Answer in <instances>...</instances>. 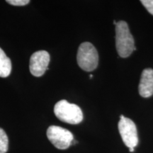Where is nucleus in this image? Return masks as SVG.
I'll use <instances>...</instances> for the list:
<instances>
[{"label": "nucleus", "mask_w": 153, "mask_h": 153, "mask_svg": "<svg viewBox=\"0 0 153 153\" xmlns=\"http://www.w3.org/2000/svg\"><path fill=\"white\" fill-rule=\"evenodd\" d=\"M116 46L120 57H127L135 51V42L127 23L120 21L116 25Z\"/></svg>", "instance_id": "obj_1"}, {"label": "nucleus", "mask_w": 153, "mask_h": 153, "mask_svg": "<svg viewBox=\"0 0 153 153\" xmlns=\"http://www.w3.org/2000/svg\"><path fill=\"white\" fill-rule=\"evenodd\" d=\"M54 113L61 121L70 124H78L83 120V114L77 105L61 100L55 105Z\"/></svg>", "instance_id": "obj_2"}, {"label": "nucleus", "mask_w": 153, "mask_h": 153, "mask_svg": "<svg viewBox=\"0 0 153 153\" xmlns=\"http://www.w3.org/2000/svg\"><path fill=\"white\" fill-rule=\"evenodd\" d=\"M78 65L86 72L94 70L98 66L99 55L95 47L89 42L82 43L78 49L76 56Z\"/></svg>", "instance_id": "obj_3"}, {"label": "nucleus", "mask_w": 153, "mask_h": 153, "mask_svg": "<svg viewBox=\"0 0 153 153\" xmlns=\"http://www.w3.org/2000/svg\"><path fill=\"white\" fill-rule=\"evenodd\" d=\"M47 137L55 148L65 150L70 146L74 140L72 133L60 126H51L47 130Z\"/></svg>", "instance_id": "obj_4"}, {"label": "nucleus", "mask_w": 153, "mask_h": 153, "mask_svg": "<svg viewBox=\"0 0 153 153\" xmlns=\"http://www.w3.org/2000/svg\"><path fill=\"white\" fill-rule=\"evenodd\" d=\"M118 131L124 144L128 148H134L137 146L138 143L137 128L133 120L121 115L118 122Z\"/></svg>", "instance_id": "obj_5"}, {"label": "nucleus", "mask_w": 153, "mask_h": 153, "mask_svg": "<svg viewBox=\"0 0 153 153\" xmlns=\"http://www.w3.org/2000/svg\"><path fill=\"white\" fill-rule=\"evenodd\" d=\"M50 55L45 51H39L34 53L30 59L29 69L34 76H41L48 70Z\"/></svg>", "instance_id": "obj_6"}, {"label": "nucleus", "mask_w": 153, "mask_h": 153, "mask_svg": "<svg viewBox=\"0 0 153 153\" xmlns=\"http://www.w3.org/2000/svg\"><path fill=\"white\" fill-rule=\"evenodd\" d=\"M138 89L140 95L144 98H148L153 94V70L152 69L143 70Z\"/></svg>", "instance_id": "obj_7"}, {"label": "nucleus", "mask_w": 153, "mask_h": 153, "mask_svg": "<svg viewBox=\"0 0 153 153\" xmlns=\"http://www.w3.org/2000/svg\"><path fill=\"white\" fill-rule=\"evenodd\" d=\"M11 72V60L0 48V77H7Z\"/></svg>", "instance_id": "obj_8"}, {"label": "nucleus", "mask_w": 153, "mask_h": 153, "mask_svg": "<svg viewBox=\"0 0 153 153\" xmlns=\"http://www.w3.org/2000/svg\"><path fill=\"white\" fill-rule=\"evenodd\" d=\"M9 148V139L7 133L0 128V153H6Z\"/></svg>", "instance_id": "obj_9"}, {"label": "nucleus", "mask_w": 153, "mask_h": 153, "mask_svg": "<svg viewBox=\"0 0 153 153\" xmlns=\"http://www.w3.org/2000/svg\"><path fill=\"white\" fill-rule=\"evenodd\" d=\"M141 3L151 14L153 15V0H142Z\"/></svg>", "instance_id": "obj_10"}, {"label": "nucleus", "mask_w": 153, "mask_h": 153, "mask_svg": "<svg viewBox=\"0 0 153 153\" xmlns=\"http://www.w3.org/2000/svg\"><path fill=\"white\" fill-rule=\"evenodd\" d=\"M7 3L14 6H25L30 2L29 0H7Z\"/></svg>", "instance_id": "obj_11"}, {"label": "nucleus", "mask_w": 153, "mask_h": 153, "mask_svg": "<svg viewBox=\"0 0 153 153\" xmlns=\"http://www.w3.org/2000/svg\"><path fill=\"white\" fill-rule=\"evenodd\" d=\"M129 150H130V152H133L134 151V148H129Z\"/></svg>", "instance_id": "obj_12"}, {"label": "nucleus", "mask_w": 153, "mask_h": 153, "mask_svg": "<svg viewBox=\"0 0 153 153\" xmlns=\"http://www.w3.org/2000/svg\"><path fill=\"white\" fill-rule=\"evenodd\" d=\"M90 76V79H91V78H92V77H93V75H92V74H91V75H90V76Z\"/></svg>", "instance_id": "obj_13"}]
</instances>
